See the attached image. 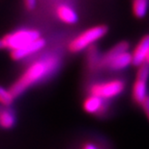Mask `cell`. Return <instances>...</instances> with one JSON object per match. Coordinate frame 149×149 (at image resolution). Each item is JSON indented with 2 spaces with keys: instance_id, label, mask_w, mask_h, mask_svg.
<instances>
[{
  "instance_id": "cell-1",
  "label": "cell",
  "mask_w": 149,
  "mask_h": 149,
  "mask_svg": "<svg viewBox=\"0 0 149 149\" xmlns=\"http://www.w3.org/2000/svg\"><path fill=\"white\" fill-rule=\"evenodd\" d=\"M60 60L55 55H47L35 61L16 81L10 91L15 97L21 95L30 87L45 80L57 70Z\"/></svg>"
},
{
  "instance_id": "cell-2",
  "label": "cell",
  "mask_w": 149,
  "mask_h": 149,
  "mask_svg": "<svg viewBox=\"0 0 149 149\" xmlns=\"http://www.w3.org/2000/svg\"><path fill=\"white\" fill-rule=\"evenodd\" d=\"M107 33V27L105 25H97L85 30L75 38L69 44V50L73 53L81 52L90 47L94 42L102 39Z\"/></svg>"
},
{
  "instance_id": "cell-3",
  "label": "cell",
  "mask_w": 149,
  "mask_h": 149,
  "mask_svg": "<svg viewBox=\"0 0 149 149\" xmlns=\"http://www.w3.org/2000/svg\"><path fill=\"white\" fill-rule=\"evenodd\" d=\"M125 82L120 79H113L100 83H94L89 87L88 93L104 99L109 100L120 95L125 90Z\"/></svg>"
},
{
  "instance_id": "cell-4",
  "label": "cell",
  "mask_w": 149,
  "mask_h": 149,
  "mask_svg": "<svg viewBox=\"0 0 149 149\" xmlns=\"http://www.w3.org/2000/svg\"><path fill=\"white\" fill-rule=\"evenodd\" d=\"M41 35L37 30L20 29L6 35L1 40V42L3 48H7L13 51V50L20 48L25 44L39 39Z\"/></svg>"
},
{
  "instance_id": "cell-5",
  "label": "cell",
  "mask_w": 149,
  "mask_h": 149,
  "mask_svg": "<svg viewBox=\"0 0 149 149\" xmlns=\"http://www.w3.org/2000/svg\"><path fill=\"white\" fill-rule=\"evenodd\" d=\"M149 79V65L141 64L138 65L137 79L132 90V97L136 103L141 105L144 98L148 95L147 93V81Z\"/></svg>"
},
{
  "instance_id": "cell-6",
  "label": "cell",
  "mask_w": 149,
  "mask_h": 149,
  "mask_svg": "<svg viewBox=\"0 0 149 149\" xmlns=\"http://www.w3.org/2000/svg\"><path fill=\"white\" fill-rule=\"evenodd\" d=\"M84 112L89 115H102L109 109V100L94 94H89L82 103Z\"/></svg>"
},
{
  "instance_id": "cell-7",
  "label": "cell",
  "mask_w": 149,
  "mask_h": 149,
  "mask_svg": "<svg viewBox=\"0 0 149 149\" xmlns=\"http://www.w3.org/2000/svg\"><path fill=\"white\" fill-rule=\"evenodd\" d=\"M45 46H46V40L40 37L39 39L25 44V45L20 47V48L13 50L11 52V56L16 61H20V60H23L24 58H26V57H29L36 52L40 51V50H42Z\"/></svg>"
},
{
  "instance_id": "cell-8",
  "label": "cell",
  "mask_w": 149,
  "mask_h": 149,
  "mask_svg": "<svg viewBox=\"0 0 149 149\" xmlns=\"http://www.w3.org/2000/svg\"><path fill=\"white\" fill-rule=\"evenodd\" d=\"M149 50V35L144 36L139 40L138 45L136 46L134 52L132 53V65L138 66L144 63L145 56Z\"/></svg>"
},
{
  "instance_id": "cell-9",
  "label": "cell",
  "mask_w": 149,
  "mask_h": 149,
  "mask_svg": "<svg viewBox=\"0 0 149 149\" xmlns=\"http://www.w3.org/2000/svg\"><path fill=\"white\" fill-rule=\"evenodd\" d=\"M132 65V54L129 53L128 51L121 52L118 55L110 60L109 64L107 65L106 68H107L110 70H122L128 68L129 65Z\"/></svg>"
},
{
  "instance_id": "cell-10",
  "label": "cell",
  "mask_w": 149,
  "mask_h": 149,
  "mask_svg": "<svg viewBox=\"0 0 149 149\" xmlns=\"http://www.w3.org/2000/svg\"><path fill=\"white\" fill-rule=\"evenodd\" d=\"M128 49H129V43L128 42H122L120 43H117L116 45L113 46L109 52L105 54L102 58L99 60L98 65L101 66V68H106L107 65L109 64V62L113 58V57H115L116 55H118V54H120L121 52L128 51Z\"/></svg>"
},
{
  "instance_id": "cell-11",
  "label": "cell",
  "mask_w": 149,
  "mask_h": 149,
  "mask_svg": "<svg viewBox=\"0 0 149 149\" xmlns=\"http://www.w3.org/2000/svg\"><path fill=\"white\" fill-rule=\"evenodd\" d=\"M57 15L60 19L67 24H75L78 20L77 12L68 5L59 6L57 9Z\"/></svg>"
},
{
  "instance_id": "cell-12",
  "label": "cell",
  "mask_w": 149,
  "mask_h": 149,
  "mask_svg": "<svg viewBox=\"0 0 149 149\" xmlns=\"http://www.w3.org/2000/svg\"><path fill=\"white\" fill-rule=\"evenodd\" d=\"M16 124V116L12 111H0V127L3 129H12Z\"/></svg>"
},
{
  "instance_id": "cell-13",
  "label": "cell",
  "mask_w": 149,
  "mask_h": 149,
  "mask_svg": "<svg viewBox=\"0 0 149 149\" xmlns=\"http://www.w3.org/2000/svg\"><path fill=\"white\" fill-rule=\"evenodd\" d=\"M149 0H133V13L138 18H143L147 15Z\"/></svg>"
},
{
  "instance_id": "cell-14",
  "label": "cell",
  "mask_w": 149,
  "mask_h": 149,
  "mask_svg": "<svg viewBox=\"0 0 149 149\" xmlns=\"http://www.w3.org/2000/svg\"><path fill=\"white\" fill-rule=\"evenodd\" d=\"M15 96L10 90L0 86V104L4 106H10L14 102Z\"/></svg>"
},
{
  "instance_id": "cell-15",
  "label": "cell",
  "mask_w": 149,
  "mask_h": 149,
  "mask_svg": "<svg viewBox=\"0 0 149 149\" xmlns=\"http://www.w3.org/2000/svg\"><path fill=\"white\" fill-rule=\"evenodd\" d=\"M141 106L142 110H143L145 116H146L148 121H149V94L144 98V100L141 103Z\"/></svg>"
},
{
  "instance_id": "cell-16",
  "label": "cell",
  "mask_w": 149,
  "mask_h": 149,
  "mask_svg": "<svg viewBox=\"0 0 149 149\" xmlns=\"http://www.w3.org/2000/svg\"><path fill=\"white\" fill-rule=\"evenodd\" d=\"M24 3H25V7H26L27 10L32 11L35 9V7H36L37 1L36 0H24Z\"/></svg>"
},
{
  "instance_id": "cell-17",
  "label": "cell",
  "mask_w": 149,
  "mask_h": 149,
  "mask_svg": "<svg viewBox=\"0 0 149 149\" xmlns=\"http://www.w3.org/2000/svg\"><path fill=\"white\" fill-rule=\"evenodd\" d=\"M81 149H101L96 143L93 142H85L84 144H82Z\"/></svg>"
},
{
  "instance_id": "cell-18",
  "label": "cell",
  "mask_w": 149,
  "mask_h": 149,
  "mask_svg": "<svg viewBox=\"0 0 149 149\" xmlns=\"http://www.w3.org/2000/svg\"><path fill=\"white\" fill-rule=\"evenodd\" d=\"M144 63H145V64L149 65V50H148V52H147V54H146V56H145V60H144Z\"/></svg>"
},
{
  "instance_id": "cell-19",
  "label": "cell",
  "mask_w": 149,
  "mask_h": 149,
  "mask_svg": "<svg viewBox=\"0 0 149 149\" xmlns=\"http://www.w3.org/2000/svg\"><path fill=\"white\" fill-rule=\"evenodd\" d=\"M0 48H3V45H2V42H1V40H0Z\"/></svg>"
}]
</instances>
